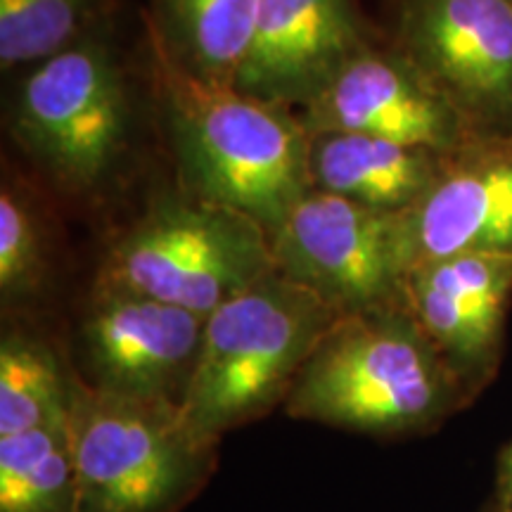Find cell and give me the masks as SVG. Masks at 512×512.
I'll use <instances>...</instances> for the list:
<instances>
[{
    "label": "cell",
    "instance_id": "obj_1",
    "mask_svg": "<svg viewBox=\"0 0 512 512\" xmlns=\"http://www.w3.org/2000/svg\"><path fill=\"white\" fill-rule=\"evenodd\" d=\"M470 401L406 304H392L339 316L283 411L363 437L411 439L439 430Z\"/></svg>",
    "mask_w": 512,
    "mask_h": 512
},
{
    "label": "cell",
    "instance_id": "obj_2",
    "mask_svg": "<svg viewBox=\"0 0 512 512\" xmlns=\"http://www.w3.org/2000/svg\"><path fill=\"white\" fill-rule=\"evenodd\" d=\"M147 48L185 192L242 211L273 235L313 190L302 121L238 88L197 79L155 38L147 36Z\"/></svg>",
    "mask_w": 512,
    "mask_h": 512
},
{
    "label": "cell",
    "instance_id": "obj_3",
    "mask_svg": "<svg viewBox=\"0 0 512 512\" xmlns=\"http://www.w3.org/2000/svg\"><path fill=\"white\" fill-rule=\"evenodd\" d=\"M342 316L275 268L204 320L181 411L202 437L266 418L285 406L313 349Z\"/></svg>",
    "mask_w": 512,
    "mask_h": 512
},
{
    "label": "cell",
    "instance_id": "obj_4",
    "mask_svg": "<svg viewBox=\"0 0 512 512\" xmlns=\"http://www.w3.org/2000/svg\"><path fill=\"white\" fill-rule=\"evenodd\" d=\"M69 430L79 512H183L219 467L221 441L178 406L98 392L76 375Z\"/></svg>",
    "mask_w": 512,
    "mask_h": 512
},
{
    "label": "cell",
    "instance_id": "obj_5",
    "mask_svg": "<svg viewBox=\"0 0 512 512\" xmlns=\"http://www.w3.org/2000/svg\"><path fill=\"white\" fill-rule=\"evenodd\" d=\"M271 271V235L259 221L183 190L152 204L112 242L95 285L207 318Z\"/></svg>",
    "mask_w": 512,
    "mask_h": 512
},
{
    "label": "cell",
    "instance_id": "obj_6",
    "mask_svg": "<svg viewBox=\"0 0 512 512\" xmlns=\"http://www.w3.org/2000/svg\"><path fill=\"white\" fill-rule=\"evenodd\" d=\"M12 133L57 185L102 183L128 136V95L105 24L31 67L12 107Z\"/></svg>",
    "mask_w": 512,
    "mask_h": 512
},
{
    "label": "cell",
    "instance_id": "obj_7",
    "mask_svg": "<svg viewBox=\"0 0 512 512\" xmlns=\"http://www.w3.org/2000/svg\"><path fill=\"white\" fill-rule=\"evenodd\" d=\"M389 43L472 140L512 136V0H394Z\"/></svg>",
    "mask_w": 512,
    "mask_h": 512
},
{
    "label": "cell",
    "instance_id": "obj_8",
    "mask_svg": "<svg viewBox=\"0 0 512 512\" xmlns=\"http://www.w3.org/2000/svg\"><path fill=\"white\" fill-rule=\"evenodd\" d=\"M275 268L337 313L403 304L396 214L309 190L271 235Z\"/></svg>",
    "mask_w": 512,
    "mask_h": 512
},
{
    "label": "cell",
    "instance_id": "obj_9",
    "mask_svg": "<svg viewBox=\"0 0 512 512\" xmlns=\"http://www.w3.org/2000/svg\"><path fill=\"white\" fill-rule=\"evenodd\" d=\"M204 316L114 287L95 285L76 330V377L98 392L183 406Z\"/></svg>",
    "mask_w": 512,
    "mask_h": 512
},
{
    "label": "cell",
    "instance_id": "obj_10",
    "mask_svg": "<svg viewBox=\"0 0 512 512\" xmlns=\"http://www.w3.org/2000/svg\"><path fill=\"white\" fill-rule=\"evenodd\" d=\"M309 136L356 133L453 155L472 143L451 105L389 46L370 43L297 112Z\"/></svg>",
    "mask_w": 512,
    "mask_h": 512
},
{
    "label": "cell",
    "instance_id": "obj_11",
    "mask_svg": "<svg viewBox=\"0 0 512 512\" xmlns=\"http://www.w3.org/2000/svg\"><path fill=\"white\" fill-rule=\"evenodd\" d=\"M512 302V254H456L411 268L403 304L470 399L503 361Z\"/></svg>",
    "mask_w": 512,
    "mask_h": 512
},
{
    "label": "cell",
    "instance_id": "obj_12",
    "mask_svg": "<svg viewBox=\"0 0 512 512\" xmlns=\"http://www.w3.org/2000/svg\"><path fill=\"white\" fill-rule=\"evenodd\" d=\"M403 271L456 254H512V136L446 155L430 190L396 214Z\"/></svg>",
    "mask_w": 512,
    "mask_h": 512
},
{
    "label": "cell",
    "instance_id": "obj_13",
    "mask_svg": "<svg viewBox=\"0 0 512 512\" xmlns=\"http://www.w3.org/2000/svg\"><path fill=\"white\" fill-rule=\"evenodd\" d=\"M370 43L356 0H259L254 46L235 88L297 114Z\"/></svg>",
    "mask_w": 512,
    "mask_h": 512
},
{
    "label": "cell",
    "instance_id": "obj_14",
    "mask_svg": "<svg viewBox=\"0 0 512 512\" xmlns=\"http://www.w3.org/2000/svg\"><path fill=\"white\" fill-rule=\"evenodd\" d=\"M446 155L356 133L311 136L309 169L316 190L380 214H403L430 190Z\"/></svg>",
    "mask_w": 512,
    "mask_h": 512
},
{
    "label": "cell",
    "instance_id": "obj_15",
    "mask_svg": "<svg viewBox=\"0 0 512 512\" xmlns=\"http://www.w3.org/2000/svg\"><path fill=\"white\" fill-rule=\"evenodd\" d=\"M259 0H150L147 36L197 79L235 88L252 53Z\"/></svg>",
    "mask_w": 512,
    "mask_h": 512
},
{
    "label": "cell",
    "instance_id": "obj_16",
    "mask_svg": "<svg viewBox=\"0 0 512 512\" xmlns=\"http://www.w3.org/2000/svg\"><path fill=\"white\" fill-rule=\"evenodd\" d=\"M0 512H79L69 415L0 437Z\"/></svg>",
    "mask_w": 512,
    "mask_h": 512
},
{
    "label": "cell",
    "instance_id": "obj_17",
    "mask_svg": "<svg viewBox=\"0 0 512 512\" xmlns=\"http://www.w3.org/2000/svg\"><path fill=\"white\" fill-rule=\"evenodd\" d=\"M74 373L41 339L5 332L0 342V437L69 415Z\"/></svg>",
    "mask_w": 512,
    "mask_h": 512
},
{
    "label": "cell",
    "instance_id": "obj_18",
    "mask_svg": "<svg viewBox=\"0 0 512 512\" xmlns=\"http://www.w3.org/2000/svg\"><path fill=\"white\" fill-rule=\"evenodd\" d=\"M112 0H0V67H36L107 22Z\"/></svg>",
    "mask_w": 512,
    "mask_h": 512
},
{
    "label": "cell",
    "instance_id": "obj_19",
    "mask_svg": "<svg viewBox=\"0 0 512 512\" xmlns=\"http://www.w3.org/2000/svg\"><path fill=\"white\" fill-rule=\"evenodd\" d=\"M46 280L43 228L27 200L8 183L0 192V294L3 304L27 302Z\"/></svg>",
    "mask_w": 512,
    "mask_h": 512
},
{
    "label": "cell",
    "instance_id": "obj_20",
    "mask_svg": "<svg viewBox=\"0 0 512 512\" xmlns=\"http://www.w3.org/2000/svg\"><path fill=\"white\" fill-rule=\"evenodd\" d=\"M484 512H512V439L498 453L494 489Z\"/></svg>",
    "mask_w": 512,
    "mask_h": 512
}]
</instances>
